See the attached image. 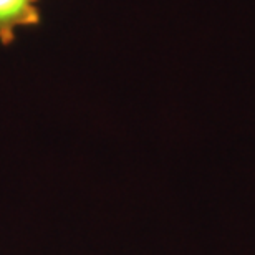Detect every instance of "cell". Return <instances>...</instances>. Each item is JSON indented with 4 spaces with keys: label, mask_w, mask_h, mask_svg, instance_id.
Here are the masks:
<instances>
[{
    "label": "cell",
    "mask_w": 255,
    "mask_h": 255,
    "mask_svg": "<svg viewBox=\"0 0 255 255\" xmlns=\"http://www.w3.org/2000/svg\"><path fill=\"white\" fill-rule=\"evenodd\" d=\"M42 0H0V43L8 47L20 28L42 25Z\"/></svg>",
    "instance_id": "obj_1"
}]
</instances>
